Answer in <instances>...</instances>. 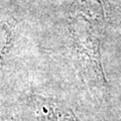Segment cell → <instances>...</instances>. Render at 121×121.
Wrapping results in <instances>:
<instances>
[{
	"mask_svg": "<svg viewBox=\"0 0 121 121\" xmlns=\"http://www.w3.org/2000/svg\"><path fill=\"white\" fill-rule=\"evenodd\" d=\"M43 117L45 121H77L70 111H65L56 106H48V111L44 110Z\"/></svg>",
	"mask_w": 121,
	"mask_h": 121,
	"instance_id": "cell-1",
	"label": "cell"
},
{
	"mask_svg": "<svg viewBox=\"0 0 121 121\" xmlns=\"http://www.w3.org/2000/svg\"><path fill=\"white\" fill-rule=\"evenodd\" d=\"M2 48V45H1V43H0V48Z\"/></svg>",
	"mask_w": 121,
	"mask_h": 121,
	"instance_id": "cell-2",
	"label": "cell"
}]
</instances>
